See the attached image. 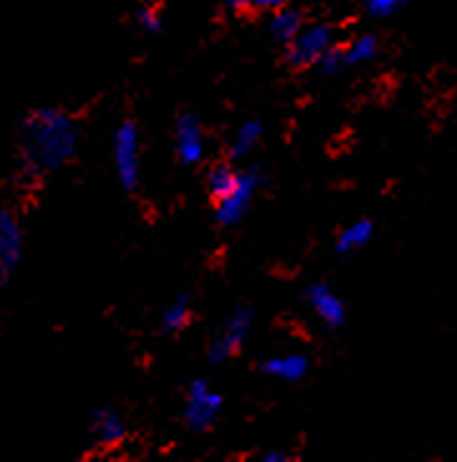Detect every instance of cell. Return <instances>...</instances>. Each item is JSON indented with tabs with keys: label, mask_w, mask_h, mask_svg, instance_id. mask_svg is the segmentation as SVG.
I'll use <instances>...</instances> for the list:
<instances>
[{
	"label": "cell",
	"mask_w": 457,
	"mask_h": 462,
	"mask_svg": "<svg viewBox=\"0 0 457 462\" xmlns=\"http://www.w3.org/2000/svg\"><path fill=\"white\" fill-rule=\"evenodd\" d=\"M81 126L74 114L59 106L28 112L15 134V182L25 189L41 188L49 177L76 160Z\"/></svg>",
	"instance_id": "obj_1"
},
{
	"label": "cell",
	"mask_w": 457,
	"mask_h": 462,
	"mask_svg": "<svg viewBox=\"0 0 457 462\" xmlns=\"http://www.w3.org/2000/svg\"><path fill=\"white\" fill-rule=\"evenodd\" d=\"M112 157L119 185L126 192H135L142 177V139H139V126L135 122L126 119L117 126L112 139Z\"/></svg>",
	"instance_id": "obj_2"
},
{
	"label": "cell",
	"mask_w": 457,
	"mask_h": 462,
	"mask_svg": "<svg viewBox=\"0 0 457 462\" xmlns=\"http://www.w3.org/2000/svg\"><path fill=\"white\" fill-rule=\"evenodd\" d=\"M263 182H266V177H263L258 167L243 170L238 182H235V188L228 195H223L220 200H215V213H212L215 223L220 227L238 226L250 210V205L256 200L258 189L263 188Z\"/></svg>",
	"instance_id": "obj_3"
},
{
	"label": "cell",
	"mask_w": 457,
	"mask_h": 462,
	"mask_svg": "<svg viewBox=\"0 0 457 462\" xmlns=\"http://www.w3.org/2000/svg\"><path fill=\"white\" fill-rule=\"evenodd\" d=\"M25 253L23 223L15 210L0 205V293L11 286Z\"/></svg>",
	"instance_id": "obj_4"
},
{
	"label": "cell",
	"mask_w": 457,
	"mask_h": 462,
	"mask_svg": "<svg viewBox=\"0 0 457 462\" xmlns=\"http://www.w3.org/2000/svg\"><path fill=\"white\" fill-rule=\"evenodd\" d=\"M253 326V311L250 309H235L230 316H225L223 324L215 328V334L208 341V359L212 364H223L233 359L243 349L247 334Z\"/></svg>",
	"instance_id": "obj_5"
},
{
	"label": "cell",
	"mask_w": 457,
	"mask_h": 462,
	"mask_svg": "<svg viewBox=\"0 0 457 462\" xmlns=\"http://www.w3.org/2000/svg\"><path fill=\"white\" fill-rule=\"evenodd\" d=\"M223 414V397L212 389L208 379H195L187 387L185 425L192 432H208Z\"/></svg>",
	"instance_id": "obj_6"
},
{
	"label": "cell",
	"mask_w": 457,
	"mask_h": 462,
	"mask_svg": "<svg viewBox=\"0 0 457 462\" xmlns=\"http://www.w3.org/2000/svg\"><path fill=\"white\" fill-rule=\"evenodd\" d=\"M334 49V33L329 25H309V28H301L298 36L288 43L285 49V61L296 69H306V66H316L322 61L323 53Z\"/></svg>",
	"instance_id": "obj_7"
},
{
	"label": "cell",
	"mask_w": 457,
	"mask_h": 462,
	"mask_svg": "<svg viewBox=\"0 0 457 462\" xmlns=\"http://www.w3.org/2000/svg\"><path fill=\"white\" fill-rule=\"evenodd\" d=\"M174 152L177 160L187 167H195L205 160V129L198 114H182L174 122Z\"/></svg>",
	"instance_id": "obj_8"
},
{
	"label": "cell",
	"mask_w": 457,
	"mask_h": 462,
	"mask_svg": "<svg viewBox=\"0 0 457 462\" xmlns=\"http://www.w3.org/2000/svg\"><path fill=\"white\" fill-rule=\"evenodd\" d=\"M306 303H309L313 316L323 326H329V328H339L346 321V303L336 296L331 288L323 286V283L309 286V291H306Z\"/></svg>",
	"instance_id": "obj_9"
},
{
	"label": "cell",
	"mask_w": 457,
	"mask_h": 462,
	"mask_svg": "<svg viewBox=\"0 0 457 462\" xmlns=\"http://www.w3.org/2000/svg\"><path fill=\"white\" fill-rule=\"evenodd\" d=\"M89 435L99 445V448H117L119 442L126 438V422L119 412H114L112 407H104L99 412H94L91 425H89Z\"/></svg>",
	"instance_id": "obj_10"
},
{
	"label": "cell",
	"mask_w": 457,
	"mask_h": 462,
	"mask_svg": "<svg viewBox=\"0 0 457 462\" xmlns=\"http://www.w3.org/2000/svg\"><path fill=\"white\" fill-rule=\"evenodd\" d=\"M260 369L273 379H278V382H301L303 376L309 374V359L303 354L291 351V354H278V356L266 359L260 364Z\"/></svg>",
	"instance_id": "obj_11"
},
{
	"label": "cell",
	"mask_w": 457,
	"mask_h": 462,
	"mask_svg": "<svg viewBox=\"0 0 457 462\" xmlns=\"http://www.w3.org/2000/svg\"><path fill=\"white\" fill-rule=\"evenodd\" d=\"M190 321H192V303H190V296H174L167 303V309L162 311V334H180L182 328L190 326Z\"/></svg>",
	"instance_id": "obj_12"
},
{
	"label": "cell",
	"mask_w": 457,
	"mask_h": 462,
	"mask_svg": "<svg viewBox=\"0 0 457 462\" xmlns=\"http://www.w3.org/2000/svg\"><path fill=\"white\" fill-rule=\"evenodd\" d=\"M374 236V226H371V220H357V223H351V226H346L339 237H336V250L346 255V253H357L361 250Z\"/></svg>",
	"instance_id": "obj_13"
},
{
	"label": "cell",
	"mask_w": 457,
	"mask_h": 462,
	"mask_svg": "<svg viewBox=\"0 0 457 462\" xmlns=\"http://www.w3.org/2000/svg\"><path fill=\"white\" fill-rule=\"evenodd\" d=\"M301 28H303L301 15H298L296 11H288V8H278V11L273 13L271 25H268L273 41H278V43H284V46H288V43L298 36Z\"/></svg>",
	"instance_id": "obj_14"
},
{
	"label": "cell",
	"mask_w": 457,
	"mask_h": 462,
	"mask_svg": "<svg viewBox=\"0 0 457 462\" xmlns=\"http://www.w3.org/2000/svg\"><path fill=\"white\" fill-rule=\"evenodd\" d=\"M260 139H263V125L256 122V119H253V122H246L243 126H238L233 142H230V154H233V160L247 157L250 152L258 147Z\"/></svg>",
	"instance_id": "obj_15"
},
{
	"label": "cell",
	"mask_w": 457,
	"mask_h": 462,
	"mask_svg": "<svg viewBox=\"0 0 457 462\" xmlns=\"http://www.w3.org/2000/svg\"><path fill=\"white\" fill-rule=\"evenodd\" d=\"M344 51V61L346 66H359V63H369L377 51H379V41L371 36V33H364V36H357Z\"/></svg>",
	"instance_id": "obj_16"
},
{
	"label": "cell",
	"mask_w": 457,
	"mask_h": 462,
	"mask_svg": "<svg viewBox=\"0 0 457 462\" xmlns=\"http://www.w3.org/2000/svg\"><path fill=\"white\" fill-rule=\"evenodd\" d=\"M240 177V170H235L233 164H215L208 175V189H210L212 200H220L223 195H228L235 188Z\"/></svg>",
	"instance_id": "obj_17"
},
{
	"label": "cell",
	"mask_w": 457,
	"mask_h": 462,
	"mask_svg": "<svg viewBox=\"0 0 457 462\" xmlns=\"http://www.w3.org/2000/svg\"><path fill=\"white\" fill-rule=\"evenodd\" d=\"M233 11H278L285 0H225Z\"/></svg>",
	"instance_id": "obj_18"
},
{
	"label": "cell",
	"mask_w": 457,
	"mask_h": 462,
	"mask_svg": "<svg viewBox=\"0 0 457 462\" xmlns=\"http://www.w3.org/2000/svg\"><path fill=\"white\" fill-rule=\"evenodd\" d=\"M316 69L322 71V74H329V76H334L339 74L341 69H346V61H344V51L341 49H331L329 53H323L322 56V61L316 63Z\"/></svg>",
	"instance_id": "obj_19"
},
{
	"label": "cell",
	"mask_w": 457,
	"mask_h": 462,
	"mask_svg": "<svg viewBox=\"0 0 457 462\" xmlns=\"http://www.w3.org/2000/svg\"><path fill=\"white\" fill-rule=\"evenodd\" d=\"M136 23L142 25L147 33H157L162 28V15L152 5H142L139 11H136Z\"/></svg>",
	"instance_id": "obj_20"
},
{
	"label": "cell",
	"mask_w": 457,
	"mask_h": 462,
	"mask_svg": "<svg viewBox=\"0 0 457 462\" xmlns=\"http://www.w3.org/2000/svg\"><path fill=\"white\" fill-rule=\"evenodd\" d=\"M364 5L369 8L371 15L387 18V15H392V13L399 11V8L405 5V0H364Z\"/></svg>",
	"instance_id": "obj_21"
},
{
	"label": "cell",
	"mask_w": 457,
	"mask_h": 462,
	"mask_svg": "<svg viewBox=\"0 0 457 462\" xmlns=\"http://www.w3.org/2000/svg\"><path fill=\"white\" fill-rule=\"evenodd\" d=\"M263 460L266 462H288L291 460V455H288V452H268V455H263Z\"/></svg>",
	"instance_id": "obj_22"
}]
</instances>
